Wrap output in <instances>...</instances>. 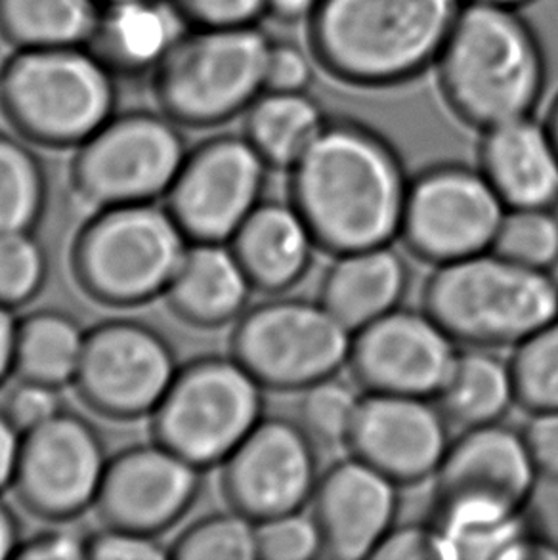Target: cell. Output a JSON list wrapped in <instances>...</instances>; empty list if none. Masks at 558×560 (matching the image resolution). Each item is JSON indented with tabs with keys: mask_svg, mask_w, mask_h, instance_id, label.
<instances>
[{
	"mask_svg": "<svg viewBox=\"0 0 558 560\" xmlns=\"http://www.w3.org/2000/svg\"><path fill=\"white\" fill-rule=\"evenodd\" d=\"M422 308L465 349H514L558 318V281L486 250L434 266Z\"/></svg>",
	"mask_w": 558,
	"mask_h": 560,
	"instance_id": "obj_6",
	"label": "cell"
},
{
	"mask_svg": "<svg viewBox=\"0 0 558 560\" xmlns=\"http://www.w3.org/2000/svg\"><path fill=\"white\" fill-rule=\"evenodd\" d=\"M100 0H0V37L18 48L89 46Z\"/></svg>",
	"mask_w": 558,
	"mask_h": 560,
	"instance_id": "obj_29",
	"label": "cell"
},
{
	"mask_svg": "<svg viewBox=\"0 0 558 560\" xmlns=\"http://www.w3.org/2000/svg\"><path fill=\"white\" fill-rule=\"evenodd\" d=\"M253 291L228 243L191 242L163 299L188 326L219 329L249 308Z\"/></svg>",
	"mask_w": 558,
	"mask_h": 560,
	"instance_id": "obj_24",
	"label": "cell"
},
{
	"mask_svg": "<svg viewBox=\"0 0 558 560\" xmlns=\"http://www.w3.org/2000/svg\"><path fill=\"white\" fill-rule=\"evenodd\" d=\"M100 2H102V7H104V4H112V2H119V0H100Z\"/></svg>",
	"mask_w": 558,
	"mask_h": 560,
	"instance_id": "obj_50",
	"label": "cell"
},
{
	"mask_svg": "<svg viewBox=\"0 0 558 560\" xmlns=\"http://www.w3.org/2000/svg\"><path fill=\"white\" fill-rule=\"evenodd\" d=\"M194 27H249L266 18L268 0H176Z\"/></svg>",
	"mask_w": 558,
	"mask_h": 560,
	"instance_id": "obj_40",
	"label": "cell"
},
{
	"mask_svg": "<svg viewBox=\"0 0 558 560\" xmlns=\"http://www.w3.org/2000/svg\"><path fill=\"white\" fill-rule=\"evenodd\" d=\"M258 560H312L325 555L314 515L304 509L257 523Z\"/></svg>",
	"mask_w": 558,
	"mask_h": 560,
	"instance_id": "obj_36",
	"label": "cell"
},
{
	"mask_svg": "<svg viewBox=\"0 0 558 560\" xmlns=\"http://www.w3.org/2000/svg\"><path fill=\"white\" fill-rule=\"evenodd\" d=\"M176 560H258L257 523L230 508L189 524L168 546Z\"/></svg>",
	"mask_w": 558,
	"mask_h": 560,
	"instance_id": "obj_32",
	"label": "cell"
},
{
	"mask_svg": "<svg viewBox=\"0 0 558 560\" xmlns=\"http://www.w3.org/2000/svg\"><path fill=\"white\" fill-rule=\"evenodd\" d=\"M478 168L505 209L558 207V148L534 115L484 130Z\"/></svg>",
	"mask_w": 558,
	"mask_h": 560,
	"instance_id": "obj_21",
	"label": "cell"
},
{
	"mask_svg": "<svg viewBox=\"0 0 558 560\" xmlns=\"http://www.w3.org/2000/svg\"><path fill=\"white\" fill-rule=\"evenodd\" d=\"M447 106L473 129L532 117L547 63L536 31L513 8L465 2L437 66Z\"/></svg>",
	"mask_w": 558,
	"mask_h": 560,
	"instance_id": "obj_4",
	"label": "cell"
},
{
	"mask_svg": "<svg viewBox=\"0 0 558 560\" xmlns=\"http://www.w3.org/2000/svg\"><path fill=\"white\" fill-rule=\"evenodd\" d=\"M266 161L243 135H217L186 153L165 207L189 243H228L263 203Z\"/></svg>",
	"mask_w": 558,
	"mask_h": 560,
	"instance_id": "obj_14",
	"label": "cell"
},
{
	"mask_svg": "<svg viewBox=\"0 0 558 560\" xmlns=\"http://www.w3.org/2000/svg\"><path fill=\"white\" fill-rule=\"evenodd\" d=\"M48 257L35 232L0 234V306L10 311L30 303L43 291Z\"/></svg>",
	"mask_w": 558,
	"mask_h": 560,
	"instance_id": "obj_35",
	"label": "cell"
},
{
	"mask_svg": "<svg viewBox=\"0 0 558 560\" xmlns=\"http://www.w3.org/2000/svg\"><path fill=\"white\" fill-rule=\"evenodd\" d=\"M400 486L354 455L322 472L312 498L327 557L371 559L400 511Z\"/></svg>",
	"mask_w": 558,
	"mask_h": 560,
	"instance_id": "obj_20",
	"label": "cell"
},
{
	"mask_svg": "<svg viewBox=\"0 0 558 560\" xmlns=\"http://www.w3.org/2000/svg\"><path fill=\"white\" fill-rule=\"evenodd\" d=\"M545 125L549 127V130H551L553 140H555V144H557L558 148V96L555 102H553L551 109H549V115H547V121H545Z\"/></svg>",
	"mask_w": 558,
	"mask_h": 560,
	"instance_id": "obj_49",
	"label": "cell"
},
{
	"mask_svg": "<svg viewBox=\"0 0 558 560\" xmlns=\"http://www.w3.org/2000/svg\"><path fill=\"white\" fill-rule=\"evenodd\" d=\"M20 524L14 513L0 501V560L14 559L15 549L20 546Z\"/></svg>",
	"mask_w": 558,
	"mask_h": 560,
	"instance_id": "obj_47",
	"label": "cell"
},
{
	"mask_svg": "<svg viewBox=\"0 0 558 560\" xmlns=\"http://www.w3.org/2000/svg\"><path fill=\"white\" fill-rule=\"evenodd\" d=\"M465 0H322L310 20L317 63L342 83L388 89L437 66Z\"/></svg>",
	"mask_w": 558,
	"mask_h": 560,
	"instance_id": "obj_3",
	"label": "cell"
},
{
	"mask_svg": "<svg viewBox=\"0 0 558 560\" xmlns=\"http://www.w3.org/2000/svg\"><path fill=\"white\" fill-rule=\"evenodd\" d=\"M457 347L425 308L400 306L352 334L348 370L365 394L437 398Z\"/></svg>",
	"mask_w": 558,
	"mask_h": 560,
	"instance_id": "obj_17",
	"label": "cell"
},
{
	"mask_svg": "<svg viewBox=\"0 0 558 560\" xmlns=\"http://www.w3.org/2000/svg\"><path fill=\"white\" fill-rule=\"evenodd\" d=\"M84 339L86 329L73 314L58 308L31 312L15 326V375L60 388L73 383Z\"/></svg>",
	"mask_w": 558,
	"mask_h": 560,
	"instance_id": "obj_28",
	"label": "cell"
},
{
	"mask_svg": "<svg viewBox=\"0 0 558 560\" xmlns=\"http://www.w3.org/2000/svg\"><path fill=\"white\" fill-rule=\"evenodd\" d=\"M265 388L232 354L181 365L151 413L153 440L201 470L222 465L265 417Z\"/></svg>",
	"mask_w": 558,
	"mask_h": 560,
	"instance_id": "obj_9",
	"label": "cell"
},
{
	"mask_svg": "<svg viewBox=\"0 0 558 560\" xmlns=\"http://www.w3.org/2000/svg\"><path fill=\"white\" fill-rule=\"evenodd\" d=\"M465 2H478V4H490V7L521 10L522 7H528V4L536 2V0H465Z\"/></svg>",
	"mask_w": 558,
	"mask_h": 560,
	"instance_id": "obj_48",
	"label": "cell"
},
{
	"mask_svg": "<svg viewBox=\"0 0 558 560\" xmlns=\"http://www.w3.org/2000/svg\"><path fill=\"white\" fill-rule=\"evenodd\" d=\"M314 60L294 43L274 40L266 63V91L309 92L316 79Z\"/></svg>",
	"mask_w": 558,
	"mask_h": 560,
	"instance_id": "obj_41",
	"label": "cell"
},
{
	"mask_svg": "<svg viewBox=\"0 0 558 560\" xmlns=\"http://www.w3.org/2000/svg\"><path fill=\"white\" fill-rule=\"evenodd\" d=\"M220 467L228 505L255 523L302 511L322 477L316 444L286 417H263Z\"/></svg>",
	"mask_w": 558,
	"mask_h": 560,
	"instance_id": "obj_16",
	"label": "cell"
},
{
	"mask_svg": "<svg viewBox=\"0 0 558 560\" xmlns=\"http://www.w3.org/2000/svg\"><path fill=\"white\" fill-rule=\"evenodd\" d=\"M182 129L161 109L117 112L75 148V196L94 211L165 197L189 150Z\"/></svg>",
	"mask_w": 558,
	"mask_h": 560,
	"instance_id": "obj_11",
	"label": "cell"
},
{
	"mask_svg": "<svg viewBox=\"0 0 558 560\" xmlns=\"http://www.w3.org/2000/svg\"><path fill=\"white\" fill-rule=\"evenodd\" d=\"M15 560H89L86 536L69 530H46L22 538Z\"/></svg>",
	"mask_w": 558,
	"mask_h": 560,
	"instance_id": "obj_43",
	"label": "cell"
},
{
	"mask_svg": "<svg viewBox=\"0 0 558 560\" xmlns=\"http://www.w3.org/2000/svg\"><path fill=\"white\" fill-rule=\"evenodd\" d=\"M505 212L480 168L432 165L409 183L400 240L414 257L450 265L491 250Z\"/></svg>",
	"mask_w": 558,
	"mask_h": 560,
	"instance_id": "obj_12",
	"label": "cell"
},
{
	"mask_svg": "<svg viewBox=\"0 0 558 560\" xmlns=\"http://www.w3.org/2000/svg\"><path fill=\"white\" fill-rule=\"evenodd\" d=\"M15 326L14 311L0 306V386L14 373Z\"/></svg>",
	"mask_w": 558,
	"mask_h": 560,
	"instance_id": "obj_46",
	"label": "cell"
},
{
	"mask_svg": "<svg viewBox=\"0 0 558 560\" xmlns=\"http://www.w3.org/2000/svg\"><path fill=\"white\" fill-rule=\"evenodd\" d=\"M86 559L165 560L171 559V553L158 536L106 524L104 530L86 536Z\"/></svg>",
	"mask_w": 558,
	"mask_h": 560,
	"instance_id": "obj_39",
	"label": "cell"
},
{
	"mask_svg": "<svg viewBox=\"0 0 558 560\" xmlns=\"http://www.w3.org/2000/svg\"><path fill=\"white\" fill-rule=\"evenodd\" d=\"M173 345L138 319H107L86 331L75 385L81 400L115 421L150 417L178 372Z\"/></svg>",
	"mask_w": 558,
	"mask_h": 560,
	"instance_id": "obj_13",
	"label": "cell"
},
{
	"mask_svg": "<svg viewBox=\"0 0 558 560\" xmlns=\"http://www.w3.org/2000/svg\"><path fill=\"white\" fill-rule=\"evenodd\" d=\"M371 559L411 560V559H455L444 532L432 524H408L394 526L381 541Z\"/></svg>",
	"mask_w": 558,
	"mask_h": 560,
	"instance_id": "obj_38",
	"label": "cell"
},
{
	"mask_svg": "<svg viewBox=\"0 0 558 560\" xmlns=\"http://www.w3.org/2000/svg\"><path fill=\"white\" fill-rule=\"evenodd\" d=\"M327 121L324 107L309 92L265 91L245 112L243 137L268 167L289 173Z\"/></svg>",
	"mask_w": 558,
	"mask_h": 560,
	"instance_id": "obj_27",
	"label": "cell"
},
{
	"mask_svg": "<svg viewBox=\"0 0 558 560\" xmlns=\"http://www.w3.org/2000/svg\"><path fill=\"white\" fill-rule=\"evenodd\" d=\"M117 79L91 46L18 48L0 66V109L31 144L75 150L117 114Z\"/></svg>",
	"mask_w": 558,
	"mask_h": 560,
	"instance_id": "obj_5",
	"label": "cell"
},
{
	"mask_svg": "<svg viewBox=\"0 0 558 560\" xmlns=\"http://www.w3.org/2000/svg\"><path fill=\"white\" fill-rule=\"evenodd\" d=\"M228 245L255 291L286 295L314 265L317 247L306 220L291 201H263Z\"/></svg>",
	"mask_w": 558,
	"mask_h": 560,
	"instance_id": "obj_22",
	"label": "cell"
},
{
	"mask_svg": "<svg viewBox=\"0 0 558 560\" xmlns=\"http://www.w3.org/2000/svg\"><path fill=\"white\" fill-rule=\"evenodd\" d=\"M522 434L537 477L558 485V411L532 413Z\"/></svg>",
	"mask_w": 558,
	"mask_h": 560,
	"instance_id": "obj_42",
	"label": "cell"
},
{
	"mask_svg": "<svg viewBox=\"0 0 558 560\" xmlns=\"http://www.w3.org/2000/svg\"><path fill=\"white\" fill-rule=\"evenodd\" d=\"M2 409L22 434L35 431L63 411L60 386L20 378V383L8 393Z\"/></svg>",
	"mask_w": 558,
	"mask_h": 560,
	"instance_id": "obj_37",
	"label": "cell"
},
{
	"mask_svg": "<svg viewBox=\"0 0 558 560\" xmlns=\"http://www.w3.org/2000/svg\"><path fill=\"white\" fill-rule=\"evenodd\" d=\"M411 285L406 258L393 245L335 257L317 301L352 334L400 308Z\"/></svg>",
	"mask_w": 558,
	"mask_h": 560,
	"instance_id": "obj_25",
	"label": "cell"
},
{
	"mask_svg": "<svg viewBox=\"0 0 558 560\" xmlns=\"http://www.w3.org/2000/svg\"><path fill=\"white\" fill-rule=\"evenodd\" d=\"M22 444V432L8 419L0 408V493L14 482L15 463Z\"/></svg>",
	"mask_w": 558,
	"mask_h": 560,
	"instance_id": "obj_44",
	"label": "cell"
},
{
	"mask_svg": "<svg viewBox=\"0 0 558 560\" xmlns=\"http://www.w3.org/2000/svg\"><path fill=\"white\" fill-rule=\"evenodd\" d=\"M434 400L450 424L463 431L503 423L519 404L511 364L496 350H460L452 373Z\"/></svg>",
	"mask_w": 558,
	"mask_h": 560,
	"instance_id": "obj_26",
	"label": "cell"
},
{
	"mask_svg": "<svg viewBox=\"0 0 558 560\" xmlns=\"http://www.w3.org/2000/svg\"><path fill=\"white\" fill-rule=\"evenodd\" d=\"M107 462L98 429L63 409L22 434L12 488L31 515L68 523L94 508Z\"/></svg>",
	"mask_w": 558,
	"mask_h": 560,
	"instance_id": "obj_15",
	"label": "cell"
},
{
	"mask_svg": "<svg viewBox=\"0 0 558 560\" xmlns=\"http://www.w3.org/2000/svg\"><path fill=\"white\" fill-rule=\"evenodd\" d=\"M48 205V175L20 135L0 132V234L35 232Z\"/></svg>",
	"mask_w": 558,
	"mask_h": 560,
	"instance_id": "obj_30",
	"label": "cell"
},
{
	"mask_svg": "<svg viewBox=\"0 0 558 560\" xmlns=\"http://www.w3.org/2000/svg\"><path fill=\"white\" fill-rule=\"evenodd\" d=\"M352 331L319 301L270 295L235 319L230 354L265 390L302 393L348 368Z\"/></svg>",
	"mask_w": 558,
	"mask_h": 560,
	"instance_id": "obj_10",
	"label": "cell"
},
{
	"mask_svg": "<svg viewBox=\"0 0 558 560\" xmlns=\"http://www.w3.org/2000/svg\"><path fill=\"white\" fill-rule=\"evenodd\" d=\"M450 444V421L434 398L363 394L347 447L402 488L434 478Z\"/></svg>",
	"mask_w": 558,
	"mask_h": 560,
	"instance_id": "obj_19",
	"label": "cell"
},
{
	"mask_svg": "<svg viewBox=\"0 0 558 560\" xmlns=\"http://www.w3.org/2000/svg\"><path fill=\"white\" fill-rule=\"evenodd\" d=\"M272 38L249 27H191L151 75L159 109L189 129H214L245 115L266 91Z\"/></svg>",
	"mask_w": 558,
	"mask_h": 560,
	"instance_id": "obj_8",
	"label": "cell"
},
{
	"mask_svg": "<svg viewBox=\"0 0 558 560\" xmlns=\"http://www.w3.org/2000/svg\"><path fill=\"white\" fill-rule=\"evenodd\" d=\"M537 472L522 431L503 423L465 429L434 475V523L455 559H503L526 532L522 515Z\"/></svg>",
	"mask_w": 558,
	"mask_h": 560,
	"instance_id": "obj_2",
	"label": "cell"
},
{
	"mask_svg": "<svg viewBox=\"0 0 558 560\" xmlns=\"http://www.w3.org/2000/svg\"><path fill=\"white\" fill-rule=\"evenodd\" d=\"M491 249L537 272L558 266L557 209H507Z\"/></svg>",
	"mask_w": 558,
	"mask_h": 560,
	"instance_id": "obj_34",
	"label": "cell"
},
{
	"mask_svg": "<svg viewBox=\"0 0 558 560\" xmlns=\"http://www.w3.org/2000/svg\"><path fill=\"white\" fill-rule=\"evenodd\" d=\"M204 490V470L151 442L109 457L94 509L109 526L158 536L181 523Z\"/></svg>",
	"mask_w": 558,
	"mask_h": 560,
	"instance_id": "obj_18",
	"label": "cell"
},
{
	"mask_svg": "<svg viewBox=\"0 0 558 560\" xmlns=\"http://www.w3.org/2000/svg\"><path fill=\"white\" fill-rule=\"evenodd\" d=\"M322 0H268L266 18L281 25L310 23Z\"/></svg>",
	"mask_w": 558,
	"mask_h": 560,
	"instance_id": "obj_45",
	"label": "cell"
},
{
	"mask_svg": "<svg viewBox=\"0 0 558 560\" xmlns=\"http://www.w3.org/2000/svg\"><path fill=\"white\" fill-rule=\"evenodd\" d=\"M358 388L335 375L299 393L294 421L317 447L348 446L365 394Z\"/></svg>",
	"mask_w": 558,
	"mask_h": 560,
	"instance_id": "obj_31",
	"label": "cell"
},
{
	"mask_svg": "<svg viewBox=\"0 0 558 560\" xmlns=\"http://www.w3.org/2000/svg\"><path fill=\"white\" fill-rule=\"evenodd\" d=\"M513 350L509 364L519 406L530 413L558 411V318Z\"/></svg>",
	"mask_w": 558,
	"mask_h": 560,
	"instance_id": "obj_33",
	"label": "cell"
},
{
	"mask_svg": "<svg viewBox=\"0 0 558 560\" xmlns=\"http://www.w3.org/2000/svg\"><path fill=\"white\" fill-rule=\"evenodd\" d=\"M189 240L165 205L92 212L71 247V270L94 303L137 308L165 295Z\"/></svg>",
	"mask_w": 558,
	"mask_h": 560,
	"instance_id": "obj_7",
	"label": "cell"
},
{
	"mask_svg": "<svg viewBox=\"0 0 558 560\" xmlns=\"http://www.w3.org/2000/svg\"><path fill=\"white\" fill-rule=\"evenodd\" d=\"M289 176V201L327 255L400 237L411 178L396 148L368 125L329 119Z\"/></svg>",
	"mask_w": 558,
	"mask_h": 560,
	"instance_id": "obj_1",
	"label": "cell"
},
{
	"mask_svg": "<svg viewBox=\"0 0 558 560\" xmlns=\"http://www.w3.org/2000/svg\"><path fill=\"white\" fill-rule=\"evenodd\" d=\"M191 27L176 0H119L102 7L89 46L119 77L153 75Z\"/></svg>",
	"mask_w": 558,
	"mask_h": 560,
	"instance_id": "obj_23",
	"label": "cell"
}]
</instances>
